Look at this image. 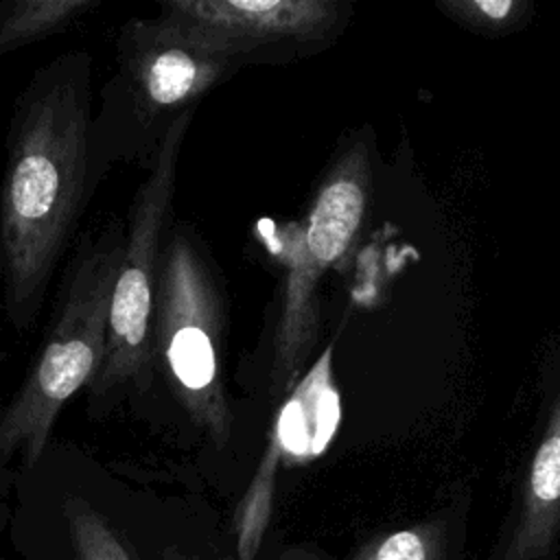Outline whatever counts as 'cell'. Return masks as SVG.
Instances as JSON below:
<instances>
[{
    "label": "cell",
    "instance_id": "cell-1",
    "mask_svg": "<svg viewBox=\"0 0 560 560\" xmlns=\"http://www.w3.org/2000/svg\"><path fill=\"white\" fill-rule=\"evenodd\" d=\"M92 55L63 52L20 94L0 186V265L4 306L24 330L94 195L88 177Z\"/></svg>",
    "mask_w": 560,
    "mask_h": 560
},
{
    "label": "cell",
    "instance_id": "cell-2",
    "mask_svg": "<svg viewBox=\"0 0 560 560\" xmlns=\"http://www.w3.org/2000/svg\"><path fill=\"white\" fill-rule=\"evenodd\" d=\"M232 66L234 59L195 46L160 18L129 20L116 37L114 72L92 114V192L118 162L138 160L147 168L171 125Z\"/></svg>",
    "mask_w": 560,
    "mask_h": 560
},
{
    "label": "cell",
    "instance_id": "cell-3",
    "mask_svg": "<svg viewBox=\"0 0 560 560\" xmlns=\"http://www.w3.org/2000/svg\"><path fill=\"white\" fill-rule=\"evenodd\" d=\"M122 232L109 225L98 238L81 245L55 324L31 372L0 413V464L20 457L24 468H33L48 444L61 407L81 387H90L98 374Z\"/></svg>",
    "mask_w": 560,
    "mask_h": 560
},
{
    "label": "cell",
    "instance_id": "cell-4",
    "mask_svg": "<svg viewBox=\"0 0 560 560\" xmlns=\"http://www.w3.org/2000/svg\"><path fill=\"white\" fill-rule=\"evenodd\" d=\"M192 109L184 112L162 138L138 186L107 306V343L98 374L90 383L92 402H109L127 392H144L153 381L151 328L160 284L162 249L175 195L179 149Z\"/></svg>",
    "mask_w": 560,
    "mask_h": 560
},
{
    "label": "cell",
    "instance_id": "cell-5",
    "mask_svg": "<svg viewBox=\"0 0 560 560\" xmlns=\"http://www.w3.org/2000/svg\"><path fill=\"white\" fill-rule=\"evenodd\" d=\"M151 361L153 374L168 381L190 420L223 444L232 418L221 378V304L199 252L182 230L164 238Z\"/></svg>",
    "mask_w": 560,
    "mask_h": 560
},
{
    "label": "cell",
    "instance_id": "cell-6",
    "mask_svg": "<svg viewBox=\"0 0 560 560\" xmlns=\"http://www.w3.org/2000/svg\"><path fill=\"white\" fill-rule=\"evenodd\" d=\"M368 162L357 144L322 184L304 228L289 245V278L284 311L276 335L273 383L287 389L295 383L304 354L315 339L313 291L319 276L350 247L365 208Z\"/></svg>",
    "mask_w": 560,
    "mask_h": 560
},
{
    "label": "cell",
    "instance_id": "cell-7",
    "mask_svg": "<svg viewBox=\"0 0 560 560\" xmlns=\"http://www.w3.org/2000/svg\"><path fill=\"white\" fill-rule=\"evenodd\" d=\"M158 18L195 46L236 59L280 42L324 37L339 7L328 0H168Z\"/></svg>",
    "mask_w": 560,
    "mask_h": 560
},
{
    "label": "cell",
    "instance_id": "cell-8",
    "mask_svg": "<svg viewBox=\"0 0 560 560\" xmlns=\"http://www.w3.org/2000/svg\"><path fill=\"white\" fill-rule=\"evenodd\" d=\"M330 350H326L308 374L298 383L282 405L267 455L260 462L236 512V553L238 560H254L271 516L273 477L280 457L289 462H311L319 457L341 418L339 392L332 383Z\"/></svg>",
    "mask_w": 560,
    "mask_h": 560
},
{
    "label": "cell",
    "instance_id": "cell-9",
    "mask_svg": "<svg viewBox=\"0 0 560 560\" xmlns=\"http://www.w3.org/2000/svg\"><path fill=\"white\" fill-rule=\"evenodd\" d=\"M560 529V396L532 457L503 560H540Z\"/></svg>",
    "mask_w": 560,
    "mask_h": 560
},
{
    "label": "cell",
    "instance_id": "cell-10",
    "mask_svg": "<svg viewBox=\"0 0 560 560\" xmlns=\"http://www.w3.org/2000/svg\"><path fill=\"white\" fill-rule=\"evenodd\" d=\"M101 0H7L0 2V55L61 33L98 9Z\"/></svg>",
    "mask_w": 560,
    "mask_h": 560
},
{
    "label": "cell",
    "instance_id": "cell-11",
    "mask_svg": "<svg viewBox=\"0 0 560 560\" xmlns=\"http://www.w3.org/2000/svg\"><path fill=\"white\" fill-rule=\"evenodd\" d=\"M276 560H330L311 549H284ZM346 560H444V532L424 521L368 540Z\"/></svg>",
    "mask_w": 560,
    "mask_h": 560
},
{
    "label": "cell",
    "instance_id": "cell-12",
    "mask_svg": "<svg viewBox=\"0 0 560 560\" xmlns=\"http://www.w3.org/2000/svg\"><path fill=\"white\" fill-rule=\"evenodd\" d=\"M66 521L77 560H136L112 523L83 499H68Z\"/></svg>",
    "mask_w": 560,
    "mask_h": 560
},
{
    "label": "cell",
    "instance_id": "cell-13",
    "mask_svg": "<svg viewBox=\"0 0 560 560\" xmlns=\"http://www.w3.org/2000/svg\"><path fill=\"white\" fill-rule=\"evenodd\" d=\"M446 9L477 26L501 28L503 24L514 22V15L518 13L521 4L512 0H468V2L459 0V2H448Z\"/></svg>",
    "mask_w": 560,
    "mask_h": 560
},
{
    "label": "cell",
    "instance_id": "cell-14",
    "mask_svg": "<svg viewBox=\"0 0 560 560\" xmlns=\"http://www.w3.org/2000/svg\"><path fill=\"white\" fill-rule=\"evenodd\" d=\"M162 560H195V558H190L188 553H184V551H179V549L166 547L164 553H162Z\"/></svg>",
    "mask_w": 560,
    "mask_h": 560
}]
</instances>
